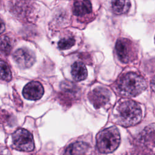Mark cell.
Segmentation results:
<instances>
[{
  "instance_id": "cell-1",
  "label": "cell",
  "mask_w": 155,
  "mask_h": 155,
  "mask_svg": "<svg viewBox=\"0 0 155 155\" xmlns=\"http://www.w3.org/2000/svg\"><path fill=\"white\" fill-rule=\"evenodd\" d=\"M147 88L145 80L140 75L130 72L123 74L118 80L117 89L119 93L124 96H137Z\"/></svg>"
},
{
  "instance_id": "cell-2",
  "label": "cell",
  "mask_w": 155,
  "mask_h": 155,
  "mask_svg": "<svg viewBox=\"0 0 155 155\" xmlns=\"http://www.w3.org/2000/svg\"><path fill=\"white\" fill-rule=\"evenodd\" d=\"M117 122L124 127L137 124L142 118V111L138 103L127 100L122 102L117 110Z\"/></svg>"
},
{
  "instance_id": "cell-3",
  "label": "cell",
  "mask_w": 155,
  "mask_h": 155,
  "mask_svg": "<svg viewBox=\"0 0 155 155\" xmlns=\"http://www.w3.org/2000/svg\"><path fill=\"white\" fill-rule=\"evenodd\" d=\"M120 140V134L117 128L114 126L110 127L97 134L96 137L97 148L102 153H110L118 147Z\"/></svg>"
},
{
  "instance_id": "cell-4",
  "label": "cell",
  "mask_w": 155,
  "mask_h": 155,
  "mask_svg": "<svg viewBox=\"0 0 155 155\" xmlns=\"http://www.w3.org/2000/svg\"><path fill=\"white\" fill-rule=\"evenodd\" d=\"M12 145L14 148L23 151H31L35 148L32 134L24 128H19L13 133Z\"/></svg>"
},
{
  "instance_id": "cell-5",
  "label": "cell",
  "mask_w": 155,
  "mask_h": 155,
  "mask_svg": "<svg viewBox=\"0 0 155 155\" xmlns=\"http://www.w3.org/2000/svg\"><path fill=\"white\" fill-rule=\"evenodd\" d=\"M116 51L118 58L124 63L133 61L136 57L135 47L128 39H119L116 44Z\"/></svg>"
},
{
  "instance_id": "cell-6",
  "label": "cell",
  "mask_w": 155,
  "mask_h": 155,
  "mask_svg": "<svg viewBox=\"0 0 155 155\" xmlns=\"http://www.w3.org/2000/svg\"><path fill=\"white\" fill-rule=\"evenodd\" d=\"M13 59L18 66L22 68L30 67L36 61L34 52L26 48H19L16 50L13 53Z\"/></svg>"
},
{
  "instance_id": "cell-7",
  "label": "cell",
  "mask_w": 155,
  "mask_h": 155,
  "mask_svg": "<svg viewBox=\"0 0 155 155\" xmlns=\"http://www.w3.org/2000/svg\"><path fill=\"white\" fill-rule=\"evenodd\" d=\"M110 93L104 87H97L88 94V98L95 108H100L110 100Z\"/></svg>"
},
{
  "instance_id": "cell-8",
  "label": "cell",
  "mask_w": 155,
  "mask_h": 155,
  "mask_svg": "<svg viewBox=\"0 0 155 155\" xmlns=\"http://www.w3.org/2000/svg\"><path fill=\"white\" fill-rule=\"evenodd\" d=\"M44 88L38 81H31L28 83L22 91L24 97L28 100H38L44 94Z\"/></svg>"
},
{
  "instance_id": "cell-9",
  "label": "cell",
  "mask_w": 155,
  "mask_h": 155,
  "mask_svg": "<svg viewBox=\"0 0 155 155\" xmlns=\"http://www.w3.org/2000/svg\"><path fill=\"white\" fill-rule=\"evenodd\" d=\"M71 73L73 79L76 81L84 80L87 76V70L85 65L81 62H75L71 65Z\"/></svg>"
},
{
  "instance_id": "cell-10",
  "label": "cell",
  "mask_w": 155,
  "mask_h": 155,
  "mask_svg": "<svg viewBox=\"0 0 155 155\" xmlns=\"http://www.w3.org/2000/svg\"><path fill=\"white\" fill-rule=\"evenodd\" d=\"M92 12V6L90 1H77L74 3L73 13L78 16H84Z\"/></svg>"
},
{
  "instance_id": "cell-11",
  "label": "cell",
  "mask_w": 155,
  "mask_h": 155,
  "mask_svg": "<svg viewBox=\"0 0 155 155\" xmlns=\"http://www.w3.org/2000/svg\"><path fill=\"white\" fill-rule=\"evenodd\" d=\"M88 145L83 142H76L70 145L65 150V155H84L88 150Z\"/></svg>"
},
{
  "instance_id": "cell-12",
  "label": "cell",
  "mask_w": 155,
  "mask_h": 155,
  "mask_svg": "<svg viewBox=\"0 0 155 155\" xmlns=\"http://www.w3.org/2000/svg\"><path fill=\"white\" fill-rule=\"evenodd\" d=\"M111 7L113 12L117 15L127 13L130 7L129 0H111Z\"/></svg>"
},
{
  "instance_id": "cell-13",
  "label": "cell",
  "mask_w": 155,
  "mask_h": 155,
  "mask_svg": "<svg viewBox=\"0 0 155 155\" xmlns=\"http://www.w3.org/2000/svg\"><path fill=\"white\" fill-rule=\"evenodd\" d=\"M13 47L12 41L7 36H4L0 39V50L5 55H8Z\"/></svg>"
},
{
  "instance_id": "cell-14",
  "label": "cell",
  "mask_w": 155,
  "mask_h": 155,
  "mask_svg": "<svg viewBox=\"0 0 155 155\" xmlns=\"http://www.w3.org/2000/svg\"><path fill=\"white\" fill-rule=\"evenodd\" d=\"M12 78V72L8 65L5 62L0 61V79L10 81Z\"/></svg>"
},
{
  "instance_id": "cell-15",
  "label": "cell",
  "mask_w": 155,
  "mask_h": 155,
  "mask_svg": "<svg viewBox=\"0 0 155 155\" xmlns=\"http://www.w3.org/2000/svg\"><path fill=\"white\" fill-rule=\"evenodd\" d=\"M75 39L73 37H68L61 39L58 42V47L61 50L68 49L74 45Z\"/></svg>"
},
{
  "instance_id": "cell-16",
  "label": "cell",
  "mask_w": 155,
  "mask_h": 155,
  "mask_svg": "<svg viewBox=\"0 0 155 155\" xmlns=\"http://www.w3.org/2000/svg\"><path fill=\"white\" fill-rule=\"evenodd\" d=\"M5 24L2 20V19L0 18V34L2 33L4 30H5Z\"/></svg>"
},
{
  "instance_id": "cell-17",
  "label": "cell",
  "mask_w": 155,
  "mask_h": 155,
  "mask_svg": "<svg viewBox=\"0 0 155 155\" xmlns=\"http://www.w3.org/2000/svg\"><path fill=\"white\" fill-rule=\"evenodd\" d=\"M151 87L152 90L155 91V76L153 78L151 81Z\"/></svg>"
},
{
  "instance_id": "cell-18",
  "label": "cell",
  "mask_w": 155,
  "mask_h": 155,
  "mask_svg": "<svg viewBox=\"0 0 155 155\" xmlns=\"http://www.w3.org/2000/svg\"><path fill=\"white\" fill-rule=\"evenodd\" d=\"M0 155H1V154H0Z\"/></svg>"
}]
</instances>
